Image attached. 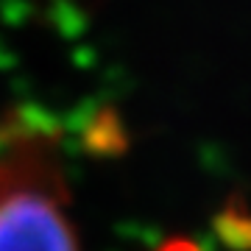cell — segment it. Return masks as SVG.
I'll return each instance as SVG.
<instances>
[{
	"label": "cell",
	"instance_id": "obj_1",
	"mask_svg": "<svg viewBox=\"0 0 251 251\" xmlns=\"http://www.w3.org/2000/svg\"><path fill=\"white\" fill-rule=\"evenodd\" d=\"M0 251H81L59 181L34 153L0 168Z\"/></svg>",
	"mask_w": 251,
	"mask_h": 251
}]
</instances>
